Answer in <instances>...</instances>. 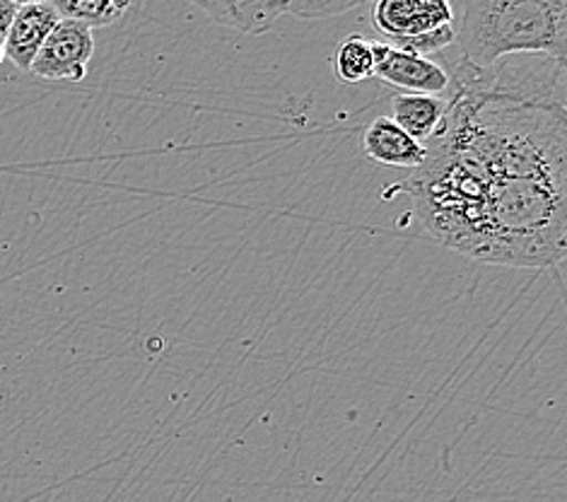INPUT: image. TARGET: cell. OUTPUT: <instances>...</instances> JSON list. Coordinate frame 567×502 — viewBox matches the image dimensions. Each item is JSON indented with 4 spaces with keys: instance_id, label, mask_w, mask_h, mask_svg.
<instances>
[{
    "instance_id": "obj_1",
    "label": "cell",
    "mask_w": 567,
    "mask_h": 502,
    "mask_svg": "<svg viewBox=\"0 0 567 502\" xmlns=\"http://www.w3.org/2000/svg\"><path fill=\"white\" fill-rule=\"evenodd\" d=\"M440 131L406 192L442 247L478 264L553 268L565 259L567 119L560 78H509L464 59Z\"/></svg>"
},
{
    "instance_id": "obj_2",
    "label": "cell",
    "mask_w": 567,
    "mask_h": 502,
    "mask_svg": "<svg viewBox=\"0 0 567 502\" xmlns=\"http://www.w3.org/2000/svg\"><path fill=\"white\" fill-rule=\"evenodd\" d=\"M462 10L456 42L478 71L522 53L567 59V0H468Z\"/></svg>"
},
{
    "instance_id": "obj_3",
    "label": "cell",
    "mask_w": 567,
    "mask_h": 502,
    "mask_svg": "<svg viewBox=\"0 0 567 502\" xmlns=\"http://www.w3.org/2000/svg\"><path fill=\"white\" fill-rule=\"evenodd\" d=\"M94 53V32L90 27L59 20L51 34L47 37L44 47L39 49L37 59L30 68V73L42 80H69V83H80L85 80L87 68Z\"/></svg>"
},
{
    "instance_id": "obj_4",
    "label": "cell",
    "mask_w": 567,
    "mask_h": 502,
    "mask_svg": "<svg viewBox=\"0 0 567 502\" xmlns=\"http://www.w3.org/2000/svg\"><path fill=\"white\" fill-rule=\"evenodd\" d=\"M372 78L403 90V94H432V98H442L452 88L450 68H444L437 61L399 51L386 42H372Z\"/></svg>"
},
{
    "instance_id": "obj_5",
    "label": "cell",
    "mask_w": 567,
    "mask_h": 502,
    "mask_svg": "<svg viewBox=\"0 0 567 502\" xmlns=\"http://www.w3.org/2000/svg\"><path fill=\"white\" fill-rule=\"evenodd\" d=\"M370 12L372 27L389 42H401L454 24L452 6L444 0H380Z\"/></svg>"
},
{
    "instance_id": "obj_6",
    "label": "cell",
    "mask_w": 567,
    "mask_h": 502,
    "mask_svg": "<svg viewBox=\"0 0 567 502\" xmlns=\"http://www.w3.org/2000/svg\"><path fill=\"white\" fill-rule=\"evenodd\" d=\"M59 20L61 16L56 8H53V3H42V0L20 3L16 18H12L8 27L3 57L16 65L18 71L30 73L39 49L44 47L47 37L51 34L53 27L59 24Z\"/></svg>"
},
{
    "instance_id": "obj_7",
    "label": "cell",
    "mask_w": 567,
    "mask_h": 502,
    "mask_svg": "<svg viewBox=\"0 0 567 502\" xmlns=\"http://www.w3.org/2000/svg\"><path fill=\"white\" fill-rule=\"evenodd\" d=\"M364 155L389 167L417 170L425 162V145L413 141L391 116L374 119L362 133Z\"/></svg>"
},
{
    "instance_id": "obj_8",
    "label": "cell",
    "mask_w": 567,
    "mask_h": 502,
    "mask_svg": "<svg viewBox=\"0 0 567 502\" xmlns=\"http://www.w3.org/2000/svg\"><path fill=\"white\" fill-rule=\"evenodd\" d=\"M196 8L218 24L251 37L271 32L278 18L290 16V0H235V3H227V0L198 3L196 0Z\"/></svg>"
},
{
    "instance_id": "obj_9",
    "label": "cell",
    "mask_w": 567,
    "mask_h": 502,
    "mask_svg": "<svg viewBox=\"0 0 567 502\" xmlns=\"http://www.w3.org/2000/svg\"><path fill=\"white\" fill-rule=\"evenodd\" d=\"M396 124L406 131L413 141L427 143L442 126L447 116V98H432V94H396L391 100Z\"/></svg>"
},
{
    "instance_id": "obj_10",
    "label": "cell",
    "mask_w": 567,
    "mask_h": 502,
    "mask_svg": "<svg viewBox=\"0 0 567 502\" xmlns=\"http://www.w3.org/2000/svg\"><path fill=\"white\" fill-rule=\"evenodd\" d=\"M331 68L336 78L348 85H358L370 80L374 75V53L370 39H364L362 34L346 37L333 53Z\"/></svg>"
},
{
    "instance_id": "obj_11",
    "label": "cell",
    "mask_w": 567,
    "mask_h": 502,
    "mask_svg": "<svg viewBox=\"0 0 567 502\" xmlns=\"http://www.w3.org/2000/svg\"><path fill=\"white\" fill-rule=\"evenodd\" d=\"M63 20H73L97 30L118 22L133 8L128 0H56L53 3Z\"/></svg>"
},
{
    "instance_id": "obj_12",
    "label": "cell",
    "mask_w": 567,
    "mask_h": 502,
    "mask_svg": "<svg viewBox=\"0 0 567 502\" xmlns=\"http://www.w3.org/2000/svg\"><path fill=\"white\" fill-rule=\"evenodd\" d=\"M360 8V0H290V16L300 20H327Z\"/></svg>"
},
{
    "instance_id": "obj_13",
    "label": "cell",
    "mask_w": 567,
    "mask_h": 502,
    "mask_svg": "<svg viewBox=\"0 0 567 502\" xmlns=\"http://www.w3.org/2000/svg\"><path fill=\"white\" fill-rule=\"evenodd\" d=\"M18 6L16 0H0V63H3V44H6V34H8V27L12 22V18H16L18 12Z\"/></svg>"
}]
</instances>
